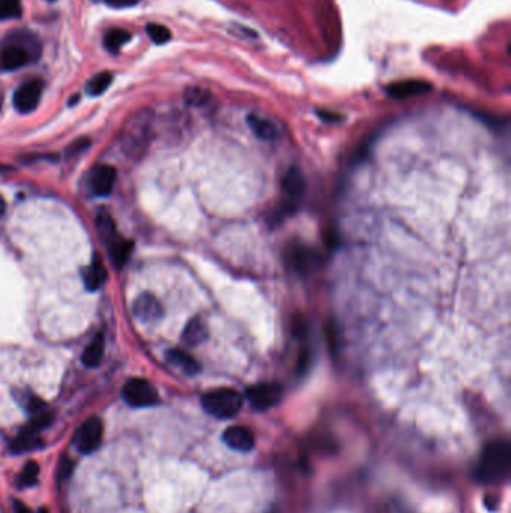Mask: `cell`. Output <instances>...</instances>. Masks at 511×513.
Returning <instances> with one entry per match:
<instances>
[{
  "mask_svg": "<svg viewBox=\"0 0 511 513\" xmlns=\"http://www.w3.org/2000/svg\"><path fill=\"white\" fill-rule=\"evenodd\" d=\"M511 470V446L505 440L489 443L475 470L477 480L483 484H500L510 476Z\"/></svg>",
  "mask_w": 511,
  "mask_h": 513,
  "instance_id": "cell-1",
  "label": "cell"
},
{
  "mask_svg": "<svg viewBox=\"0 0 511 513\" xmlns=\"http://www.w3.org/2000/svg\"><path fill=\"white\" fill-rule=\"evenodd\" d=\"M38 54L39 45L34 35H26V32L11 34L8 42L0 49V72L17 71Z\"/></svg>",
  "mask_w": 511,
  "mask_h": 513,
  "instance_id": "cell-2",
  "label": "cell"
},
{
  "mask_svg": "<svg viewBox=\"0 0 511 513\" xmlns=\"http://www.w3.org/2000/svg\"><path fill=\"white\" fill-rule=\"evenodd\" d=\"M153 114L150 110L135 113L122 131V147L131 158H140L152 139Z\"/></svg>",
  "mask_w": 511,
  "mask_h": 513,
  "instance_id": "cell-3",
  "label": "cell"
},
{
  "mask_svg": "<svg viewBox=\"0 0 511 513\" xmlns=\"http://www.w3.org/2000/svg\"><path fill=\"white\" fill-rule=\"evenodd\" d=\"M203 409L218 419L234 417L243 405V398L233 389H216L207 394L201 399Z\"/></svg>",
  "mask_w": 511,
  "mask_h": 513,
  "instance_id": "cell-4",
  "label": "cell"
},
{
  "mask_svg": "<svg viewBox=\"0 0 511 513\" xmlns=\"http://www.w3.org/2000/svg\"><path fill=\"white\" fill-rule=\"evenodd\" d=\"M123 399L126 404L135 409H144V407H153L159 402L158 390L144 379H131L126 382L122 390Z\"/></svg>",
  "mask_w": 511,
  "mask_h": 513,
  "instance_id": "cell-5",
  "label": "cell"
},
{
  "mask_svg": "<svg viewBox=\"0 0 511 513\" xmlns=\"http://www.w3.org/2000/svg\"><path fill=\"white\" fill-rule=\"evenodd\" d=\"M285 260L288 266L295 272V274L306 277L318 267L320 264V255L318 252L302 244L290 245L285 254Z\"/></svg>",
  "mask_w": 511,
  "mask_h": 513,
  "instance_id": "cell-6",
  "label": "cell"
},
{
  "mask_svg": "<svg viewBox=\"0 0 511 513\" xmlns=\"http://www.w3.org/2000/svg\"><path fill=\"white\" fill-rule=\"evenodd\" d=\"M282 386L278 383H261L246 389V399L255 410H268L282 399Z\"/></svg>",
  "mask_w": 511,
  "mask_h": 513,
  "instance_id": "cell-7",
  "label": "cell"
},
{
  "mask_svg": "<svg viewBox=\"0 0 511 513\" xmlns=\"http://www.w3.org/2000/svg\"><path fill=\"white\" fill-rule=\"evenodd\" d=\"M103 435L102 422L98 417H90L80 427L77 435H75L74 443L77 449L84 455L93 454V452L101 446Z\"/></svg>",
  "mask_w": 511,
  "mask_h": 513,
  "instance_id": "cell-8",
  "label": "cell"
},
{
  "mask_svg": "<svg viewBox=\"0 0 511 513\" xmlns=\"http://www.w3.org/2000/svg\"><path fill=\"white\" fill-rule=\"evenodd\" d=\"M42 92H44V84L39 80H30L23 83L14 94L12 98L14 107L23 114L32 113L39 105Z\"/></svg>",
  "mask_w": 511,
  "mask_h": 513,
  "instance_id": "cell-9",
  "label": "cell"
},
{
  "mask_svg": "<svg viewBox=\"0 0 511 513\" xmlns=\"http://www.w3.org/2000/svg\"><path fill=\"white\" fill-rule=\"evenodd\" d=\"M282 189L287 195V201L283 204V212L288 210V212H294L297 209V203L303 199L305 191H306V182L305 177L298 169L291 167L282 177Z\"/></svg>",
  "mask_w": 511,
  "mask_h": 513,
  "instance_id": "cell-10",
  "label": "cell"
},
{
  "mask_svg": "<svg viewBox=\"0 0 511 513\" xmlns=\"http://www.w3.org/2000/svg\"><path fill=\"white\" fill-rule=\"evenodd\" d=\"M132 312L143 323L158 322L163 315V309H162V305L159 304V300L153 294H148V293L140 294L137 299L133 300Z\"/></svg>",
  "mask_w": 511,
  "mask_h": 513,
  "instance_id": "cell-11",
  "label": "cell"
},
{
  "mask_svg": "<svg viewBox=\"0 0 511 513\" xmlns=\"http://www.w3.org/2000/svg\"><path fill=\"white\" fill-rule=\"evenodd\" d=\"M222 440L228 447L238 450V452H251L255 446V435L253 432L242 425L230 427L225 429Z\"/></svg>",
  "mask_w": 511,
  "mask_h": 513,
  "instance_id": "cell-12",
  "label": "cell"
},
{
  "mask_svg": "<svg viewBox=\"0 0 511 513\" xmlns=\"http://www.w3.org/2000/svg\"><path fill=\"white\" fill-rule=\"evenodd\" d=\"M117 179V171L113 165H99L90 176V188H92L93 194L101 195H108L111 194L114 184Z\"/></svg>",
  "mask_w": 511,
  "mask_h": 513,
  "instance_id": "cell-13",
  "label": "cell"
},
{
  "mask_svg": "<svg viewBox=\"0 0 511 513\" xmlns=\"http://www.w3.org/2000/svg\"><path fill=\"white\" fill-rule=\"evenodd\" d=\"M430 89H432V86L427 81L405 80V81H398V83L390 84L387 87V94L393 99H408L413 96L427 94Z\"/></svg>",
  "mask_w": 511,
  "mask_h": 513,
  "instance_id": "cell-14",
  "label": "cell"
},
{
  "mask_svg": "<svg viewBox=\"0 0 511 513\" xmlns=\"http://www.w3.org/2000/svg\"><path fill=\"white\" fill-rule=\"evenodd\" d=\"M108 274L107 269H105L103 262L99 259V255H95L92 263H90L84 272H83V281H84V287L88 292H95L99 290L101 287L107 281Z\"/></svg>",
  "mask_w": 511,
  "mask_h": 513,
  "instance_id": "cell-15",
  "label": "cell"
},
{
  "mask_svg": "<svg viewBox=\"0 0 511 513\" xmlns=\"http://www.w3.org/2000/svg\"><path fill=\"white\" fill-rule=\"evenodd\" d=\"M208 337V330H207V324L204 323V320L201 317H193V319L186 324L183 334H182V341L188 345V347H197L200 344H203Z\"/></svg>",
  "mask_w": 511,
  "mask_h": 513,
  "instance_id": "cell-16",
  "label": "cell"
},
{
  "mask_svg": "<svg viewBox=\"0 0 511 513\" xmlns=\"http://www.w3.org/2000/svg\"><path fill=\"white\" fill-rule=\"evenodd\" d=\"M246 120H248L249 128L252 129V132L255 135H257L258 139L270 141V140H275L278 137L279 131L272 120H268L260 114H249Z\"/></svg>",
  "mask_w": 511,
  "mask_h": 513,
  "instance_id": "cell-17",
  "label": "cell"
},
{
  "mask_svg": "<svg viewBox=\"0 0 511 513\" xmlns=\"http://www.w3.org/2000/svg\"><path fill=\"white\" fill-rule=\"evenodd\" d=\"M167 360L170 362V364L176 368H178L180 371H183L185 374L188 375H195L200 372V364L197 360H195L191 354H188L186 352L183 350H178V349H173L167 353Z\"/></svg>",
  "mask_w": 511,
  "mask_h": 513,
  "instance_id": "cell-18",
  "label": "cell"
},
{
  "mask_svg": "<svg viewBox=\"0 0 511 513\" xmlns=\"http://www.w3.org/2000/svg\"><path fill=\"white\" fill-rule=\"evenodd\" d=\"M133 244L131 240H126L120 236H116L108 244V252L111 255V260L116 267H123L129 260V255L132 252Z\"/></svg>",
  "mask_w": 511,
  "mask_h": 513,
  "instance_id": "cell-19",
  "label": "cell"
},
{
  "mask_svg": "<svg viewBox=\"0 0 511 513\" xmlns=\"http://www.w3.org/2000/svg\"><path fill=\"white\" fill-rule=\"evenodd\" d=\"M103 353H105L103 334H96L95 338L92 339V342H90L83 352V357H81L83 364L88 368L98 367L103 357Z\"/></svg>",
  "mask_w": 511,
  "mask_h": 513,
  "instance_id": "cell-20",
  "label": "cell"
},
{
  "mask_svg": "<svg viewBox=\"0 0 511 513\" xmlns=\"http://www.w3.org/2000/svg\"><path fill=\"white\" fill-rule=\"evenodd\" d=\"M131 38H132V35H131V32H128V30L120 29V27H113L103 36V47L107 49V51L116 54L120 51V49H122L126 42L131 41Z\"/></svg>",
  "mask_w": 511,
  "mask_h": 513,
  "instance_id": "cell-21",
  "label": "cell"
},
{
  "mask_svg": "<svg viewBox=\"0 0 511 513\" xmlns=\"http://www.w3.org/2000/svg\"><path fill=\"white\" fill-rule=\"evenodd\" d=\"M111 81H113V75L110 72H107V71L99 72V74L95 75L93 79H90L87 81L86 92L90 96H99L110 87Z\"/></svg>",
  "mask_w": 511,
  "mask_h": 513,
  "instance_id": "cell-22",
  "label": "cell"
},
{
  "mask_svg": "<svg viewBox=\"0 0 511 513\" xmlns=\"http://www.w3.org/2000/svg\"><path fill=\"white\" fill-rule=\"evenodd\" d=\"M42 443V440L38 437V434L34 432H27L23 431L17 439H15L11 444V449L15 452V454H21V452H27V450H34L36 447H39Z\"/></svg>",
  "mask_w": 511,
  "mask_h": 513,
  "instance_id": "cell-23",
  "label": "cell"
},
{
  "mask_svg": "<svg viewBox=\"0 0 511 513\" xmlns=\"http://www.w3.org/2000/svg\"><path fill=\"white\" fill-rule=\"evenodd\" d=\"M96 229H98V233L101 236V239L103 240L105 244H110L111 240L118 236L117 234V230H116V225H114V221L111 219L110 215L107 214H101L98 218H96Z\"/></svg>",
  "mask_w": 511,
  "mask_h": 513,
  "instance_id": "cell-24",
  "label": "cell"
},
{
  "mask_svg": "<svg viewBox=\"0 0 511 513\" xmlns=\"http://www.w3.org/2000/svg\"><path fill=\"white\" fill-rule=\"evenodd\" d=\"M21 14V0H0V20L20 19Z\"/></svg>",
  "mask_w": 511,
  "mask_h": 513,
  "instance_id": "cell-25",
  "label": "cell"
},
{
  "mask_svg": "<svg viewBox=\"0 0 511 513\" xmlns=\"http://www.w3.org/2000/svg\"><path fill=\"white\" fill-rule=\"evenodd\" d=\"M147 35L150 36L155 44H165L171 39V32L168 27H165L163 24H158V23H150L146 26Z\"/></svg>",
  "mask_w": 511,
  "mask_h": 513,
  "instance_id": "cell-26",
  "label": "cell"
},
{
  "mask_svg": "<svg viewBox=\"0 0 511 513\" xmlns=\"http://www.w3.org/2000/svg\"><path fill=\"white\" fill-rule=\"evenodd\" d=\"M39 474V464L35 461H29L20 474V484L23 487H32L36 484Z\"/></svg>",
  "mask_w": 511,
  "mask_h": 513,
  "instance_id": "cell-27",
  "label": "cell"
},
{
  "mask_svg": "<svg viewBox=\"0 0 511 513\" xmlns=\"http://www.w3.org/2000/svg\"><path fill=\"white\" fill-rule=\"evenodd\" d=\"M185 98H186V102L191 104V105H203V104L207 102L208 94L204 92V90H201V89L195 87V89L186 90Z\"/></svg>",
  "mask_w": 511,
  "mask_h": 513,
  "instance_id": "cell-28",
  "label": "cell"
},
{
  "mask_svg": "<svg viewBox=\"0 0 511 513\" xmlns=\"http://www.w3.org/2000/svg\"><path fill=\"white\" fill-rule=\"evenodd\" d=\"M90 143H92V141H90L88 139H79V140H75L72 144L68 146V149H66V156H68V158L77 156L79 154L84 152V150L90 146Z\"/></svg>",
  "mask_w": 511,
  "mask_h": 513,
  "instance_id": "cell-29",
  "label": "cell"
},
{
  "mask_svg": "<svg viewBox=\"0 0 511 513\" xmlns=\"http://www.w3.org/2000/svg\"><path fill=\"white\" fill-rule=\"evenodd\" d=\"M113 8H131L138 5L141 0H105Z\"/></svg>",
  "mask_w": 511,
  "mask_h": 513,
  "instance_id": "cell-30",
  "label": "cell"
},
{
  "mask_svg": "<svg viewBox=\"0 0 511 513\" xmlns=\"http://www.w3.org/2000/svg\"><path fill=\"white\" fill-rule=\"evenodd\" d=\"M14 512H15V513H32V512L29 510V507H26V506L21 504L20 502H15V504H14Z\"/></svg>",
  "mask_w": 511,
  "mask_h": 513,
  "instance_id": "cell-31",
  "label": "cell"
},
{
  "mask_svg": "<svg viewBox=\"0 0 511 513\" xmlns=\"http://www.w3.org/2000/svg\"><path fill=\"white\" fill-rule=\"evenodd\" d=\"M5 210H6V203H5V199L2 197V195H0V216L5 214Z\"/></svg>",
  "mask_w": 511,
  "mask_h": 513,
  "instance_id": "cell-32",
  "label": "cell"
},
{
  "mask_svg": "<svg viewBox=\"0 0 511 513\" xmlns=\"http://www.w3.org/2000/svg\"><path fill=\"white\" fill-rule=\"evenodd\" d=\"M47 2H56V0H47Z\"/></svg>",
  "mask_w": 511,
  "mask_h": 513,
  "instance_id": "cell-33",
  "label": "cell"
}]
</instances>
